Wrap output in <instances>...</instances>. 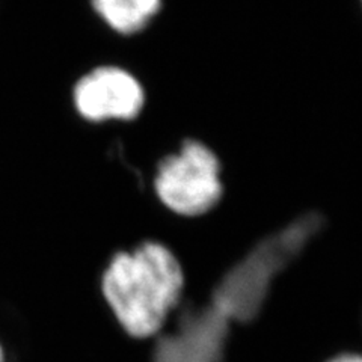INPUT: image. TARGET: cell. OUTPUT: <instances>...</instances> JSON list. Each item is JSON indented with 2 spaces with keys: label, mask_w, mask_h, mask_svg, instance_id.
Returning <instances> with one entry per match:
<instances>
[{
  "label": "cell",
  "mask_w": 362,
  "mask_h": 362,
  "mask_svg": "<svg viewBox=\"0 0 362 362\" xmlns=\"http://www.w3.org/2000/svg\"><path fill=\"white\" fill-rule=\"evenodd\" d=\"M329 362H361V358L356 355H341Z\"/></svg>",
  "instance_id": "obj_7"
},
{
  "label": "cell",
  "mask_w": 362,
  "mask_h": 362,
  "mask_svg": "<svg viewBox=\"0 0 362 362\" xmlns=\"http://www.w3.org/2000/svg\"><path fill=\"white\" fill-rule=\"evenodd\" d=\"M183 284V270L174 254L148 242L113 257L103 276V293L124 329L145 338L163 326Z\"/></svg>",
  "instance_id": "obj_1"
},
{
  "label": "cell",
  "mask_w": 362,
  "mask_h": 362,
  "mask_svg": "<svg viewBox=\"0 0 362 362\" xmlns=\"http://www.w3.org/2000/svg\"><path fill=\"white\" fill-rule=\"evenodd\" d=\"M0 362H5V356H4V350H2V346H0Z\"/></svg>",
  "instance_id": "obj_8"
},
{
  "label": "cell",
  "mask_w": 362,
  "mask_h": 362,
  "mask_svg": "<svg viewBox=\"0 0 362 362\" xmlns=\"http://www.w3.org/2000/svg\"><path fill=\"white\" fill-rule=\"evenodd\" d=\"M97 16L121 35H134L160 13L162 0H90Z\"/></svg>",
  "instance_id": "obj_6"
},
{
  "label": "cell",
  "mask_w": 362,
  "mask_h": 362,
  "mask_svg": "<svg viewBox=\"0 0 362 362\" xmlns=\"http://www.w3.org/2000/svg\"><path fill=\"white\" fill-rule=\"evenodd\" d=\"M228 322L213 303L186 313L174 332L158 339L154 362H221Z\"/></svg>",
  "instance_id": "obj_5"
},
{
  "label": "cell",
  "mask_w": 362,
  "mask_h": 362,
  "mask_svg": "<svg viewBox=\"0 0 362 362\" xmlns=\"http://www.w3.org/2000/svg\"><path fill=\"white\" fill-rule=\"evenodd\" d=\"M74 106L89 121L133 119L145 103V90L132 73L103 65L85 74L74 86Z\"/></svg>",
  "instance_id": "obj_4"
},
{
  "label": "cell",
  "mask_w": 362,
  "mask_h": 362,
  "mask_svg": "<svg viewBox=\"0 0 362 362\" xmlns=\"http://www.w3.org/2000/svg\"><path fill=\"white\" fill-rule=\"evenodd\" d=\"M320 228V218L305 216L255 246L240 264L228 272L214 291L213 305L228 320H251L266 299L269 286Z\"/></svg>",
  "instance_id": "obj_2"
},
{
  "label": "cell",
  "mask_w": 362,
  "mask_h": 362,
  "mask_svg": "<svg viewBox=\"0 0 362 362\" xmlns=\"http://www.w3.org/2000/svg\"><path fill=\"white\" fill-rule=\"evenodd\" d=\"M157 195L166 207L185 216L209 211L222 197L221 165L209 146L187 141L178 154L158 165Z\"/></svg>",
  "instance_id": "obj_3"
}]
</instances>
